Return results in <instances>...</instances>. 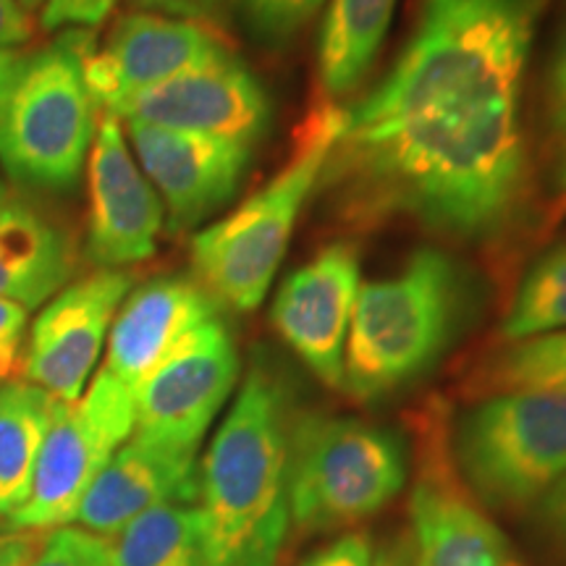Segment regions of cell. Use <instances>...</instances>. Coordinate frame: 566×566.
Instances as JSON below:
<instances>
[{"mask_svg":"<svg viewBox=\"0 0 566 566\" xmlns=\"http://www.w3.org/2000/svg\"><path fill=\"white\" fill-rule=\"evenodd\" d=\"M407 485L401 438L357 417L294 415L289 438V514L300 533L352 527Z\"/></svg>","mask_w":566,"mask_h":566,"instance_id":"cell-6","label":"cell"},{"mask_svg":"<svg viewBox=\"0 0 566 566\" xmlns=\"http://www.w3.org/2000/svg\"><path fill=\"white\" fill-rule=\"evenodd\" d=\"M111 116L254 147L271 126V97L258 76L233 55L218 66L129 95Z\"/></svg>","mask_w":566,"mask_h":566,"instance_id":"cell-15","label":"cell"},{"mask_svg":"<svg viewBox=\"0 0 566 566\" xmlns=\"http://www.w3.org/2000/svg\"><path fill=\"white\" fill-rule=\"evenodd\" d=\"M92 30H61L45 45L24 51L0 105V166L6 179L30 192L63 195L80 184L97 111L82 55Z\"/></svg>","mask_w":566,"mask_h":566,"instance_id":"cell-5","label":"cell"},{"mask_svg":"<svg viewBox=\"0 0 566 566\" xmlns=\"http://www.w3.org/2000/svg\"><path fill=\"white\" fill-rule=\"evenodd\" d=\"M409 530L412 566H527L459 475L441 409L422 420Z\"/></svg>","mask_w":566,"mask_h":566,"instance_id":"cell-9","label":"cell"},{"mask_svg":"<svg viewBox=\"0 0 566 566\" xmlns=\"http://www.w3.org/2000/svg\"><path fill=\"white\" fill-rule=\"evenodd\" d=\"M551 0H417L407 45L357 105L323 171L349 221L407 218L470 244L527 210L522 97Z\"/></svg>","mask_w":566,"mask_h":566,"instance_id":"cell-1","label":"cell"},{"mask_svg":"<svg viewBox=\"0 0 566 566\" xmlns=\"http://www.w3.org/2000/svg\"><path fill=\"white\" fill-rule=\"evenodd\" d=\"M113 566H202L197 504H163L103 537Z\"/></svg>","mask_w":566,"mask_h":566,"instance_id":"cell-22","label":"cell"},{"mask_svg":"<svg viewBox=\"0 0 566 566\" xmlns=\"http://www.w3.org/2000/svg\"><path fill=\"white\" fill-rule=\"evenodd\" d=\"M32 566H113L108 546L101 535L66 525L42 537V546Z\"/></svg>","mask_w":566,"mask_h":566,"instance_id":"cell-27","label":"cell"},{"mask_svg":"<svg viewBox=\"0 0 566 566\" xmlns=\"http://www.w3.org/2000/svg\"><path fill=\"white\" fill-rule=\"evenodd\" d=\"M221 313L218 302L187 275H160L132 289L105 344L103 370L137 396L147 375L187 338L197 325Z\"/></svg>","mask_w":566,"mask_h":566,"instance_id":"cell-18","label":"cell"},{"mask_svg":"<svg viewBox=\"0 0 566 566\" xmlns=\"http://www.w3.org/2000/svg\"><path fill=\"white\" fill-rule=\"evenodd\" d=\"M21 53L24 51H0V105H3L6 87H9L11 74H13V69H17Z\"/></svg>","mask_w":566,"mask_h":566,"instance_id":"cell-35","label":"cell"},{"mask_svg":"<svg viewBox=\"0 0 566 566\" xmlns=\"http://www.w3.org/2000/svg\"><path fill=\"white\" fill-rule=\"evenodd\" d=\"M233 59L221 32L197 21L132 11L116 19L108 40L82 55L84 82L97 111L111 113L142 90Z\"/></svg>","mask_w":566,"mask_h":566,"instance_id":"cell-12","label":"cell"},{"mask_svg":"<svg viewBox=\"0 0 566 566\" xmlns=\"http://www.w3.org/2000/svg\"><path fill=\"white\" fill-rule=\"evenodd\" d=\"M200 462L192 454L129 438L82 499L76 520L92 535L111 537L163 504H197Z\"/></svg>","mask_w":566,"mask_h":566,"instance_id":"cell-19","label":"cell"},{"mask_svg":"<svg viewBox=\"0 0 566 566\" xmlns=\"http://www.w3.org/2000/svg\"><path fill=\"white\" fill-rule=\"evenodd\" d=\"M566 331V244L548 250L522 279L501 325L506 344Z\"/></svg>","mask_w":566,"mask_h":566,"instance_id":"cell-23","label":"cell"},{"mask_svg":"<svg viewBox=\"0 0 566 566\" xmlns=\"http://www.w3.org/2000/svg\"><path fill=\"white\" fill-rule=\"evenodd\" d=\"M132 286V273L101 268L71 279L30 321L21 378L63 405L80 401Z\"/></svg>","mask_w":566,"mask_h":566,"instance_id":"cell-11","label":"cell"},{"mask_svg":"<svg viewBox=\"0 0 566 566\" xmlns=\"http://www.w3.org/2000/svg\"><path fill=\"white\" fill-rule=\"evenodd\" d=\"M451 454L485 509L541 504L566 475V394H488L459 417Z\"/></svg>","mask_w":566,"mask_h":566,"instance_id":"cell-7","label":"cell"},{"mask_svg":"<svg viewBox=\"0 0 566 566\" xmlns=\"http://www.w3.org/2000/svg\"><path fill=\"white\" fill-rule=\"evenodd\" d=\"M325 3L328 0H229V11L254 42L279 51L307 30Z\"/></svg>","mask_w":566,"mask_h":566,"instance_id":"cell-25","label":"cell"},{"mask_svg":"<svg viewBox=\"0 0 566 566\" xmlns=\"http://www.w3.org/2000/svg\"><path fill=\"white\" fill-rule=\"evenodd\" d=\"M122 124L142 174L160 197L171 233L192 231L223 210L252 166L250 145L139 122Z\"/></svg>","mask_w":566,"mask_h":566,"instance_id":"cell-14","label":"cell"},{"mask_svg":"<svg viewBox=\"0 0 566 566\" xmlns=\"http://www.w3.org/2000/svg\"><path fill=\"white\" fill-rule=\"evenodd\" d=\"M87 233L84 260L101 271H124L150 260L166 226V210L129 150L124 124L101 113L87 158Z\"/></svg>","mask_w":566,"mask_h":566,"instance_id":"cell-13","label":"cell"},{"mask_svg":"<svg viewBox=\"0 0 566 566\" xmlns=\"http://www.w3.org/2000/svg\"><path fill=\"white\" fill-rule=\"evenodd\" d=\"M134 422L137 396L101 367L80 401H61L55 409L34 470L32 493L9 525L34 533L71 525L90 485L134 436Z\"/></svg>","mask_w":566,"mask_h":566,"instance_id":"cell-8","label":"cell"},{"mask_svg":"<svg viewBox=\"0 0 566 566\" xmlns=\"http://www.w3.org/2000/svg\"><path fill=\"white\" fill-rule=\"evenodd\" d=\"M118 0H48L40 11V27L45 32L95 30L116 9Z\"/></svg>","mask_w":566,"mask_h":566,"instance_id":"cell-28","label":"cell"},{"mask_svg":"<svg viewBox=\"0 0 566 566\" xmlns=\"http://www.w3.org/2000/svg\"><path fill=\"white\" fill-rule=\"evenodd\" d=\"M80 268L71 223L42 195L0 179V300L38 310Z\"/></svg>","mask_w":566,"mask_h":566,"instance_id":"cell-17","label":"cell"},{"mask_svg":"<svg viewBox=\"0 0 566 566\" xmlns=\"http://www.w3.org/2000/svg\"><path fill=\"white\" fill-rule=\"evenodd\" d=\"M467 281L449 254L415 250L384 279L359 283L344 349L342 388L378 401L433 367L464 313Z\"/></svg>","mask_w":566,"mask_h":566,"instance_id":"cell-4","label":"cell"},{"mask_svg":"<svg viewBox=\"0 0 566 566\" xmlns=\"http://www.w3.org/2000/svg\"><path fill=\"white\" fill-rule=\"evenodd\" d=\"M346 129V105L317 103L294 134L292 153L258 192L192 239L195 281L218 307L252 313L271 292L300 212L317 189Z\"/></svg>","mask_w":566,"mask_h":566,"instance_id":"cell-3","label":"cell"},{"mask_svg":"<svg viewBox=\"0 0 566 566\" xmlns=\"http://www.w3.org/2000/svg\"><path fill=\"white\" fill-rule=\"evenodd\" d=\"M59 405L24 378L0 384V520L9 522L30 499L42 443Z\"/></svg>","mask_w":566,"mask_h":566,"instance_id":"cell-21","label":"cell"},{"mask_svg":"<svg viewBox=\"0 0 566 566\" xmlns=\"http://www.w3.org/2000/svg\"><path fill=\"white\" fill-rule=\"evenodd\" d=\"M19 3L24 6V9L30 11V13H34V11H42V9H45L48 0H19Z\"/></svg>","mask_w":566,"mask_h":566,"instance_id":"cell-37","label":"cell"},{"mask_svg":"<svg viewBox=\"0 0 566 566\" xmlns=\"http://www.w3.org/2000/svg\"><path fill=\"white\" fill-rule=\"evenodd\" d=\"M546 129L551 171L558 192H566V21L558 32L546 82Z\"/></svg>","mask_w":566,"mask_h":566,"instance_id":"cell-26","label":"cell"},{"mask_svg":"<svg viewBox=\"0 0 566 566\" xmlns=\"http://www.w3.org/2000/svg\"><path fill=\"white\" fill-rule=\"evenodd\" d=\"M38 21L19 0H0V51H21L30 45Z\"/></svg>","mask_w":566,"mask_h":566,"instance_id":"cell-32","label":"cell"},{"mask_svg":"<svg viewBox=\"0 0 566 566\" xmlns=\"http://www.w3.org/2000/svg\"><path fill=\"white\" fill-rule=\"evenodd\" d=\"M537 506H541L543 525H546L548 533L566 548V475L551 488L546 499Z\"/></svg>","mask_w":566,"mask_h":566,"instance_id":"cell-34","label":"cell"},{"mask_svg":"<svg viewBox=\"0 0 566 566\" xmlns=\"http://www.w3.org/2000/svg\"><path fill=\"white\" fill-rule=\"evenodd\" d=\"M27 334H30V310L0 300V384L13 380V375L21 370Z\"/></svg>","mask_w":566,"mask_h":566,"instance_id":"cell-29","label":"cell"},{"mask_svg":"<svg viewBox=\"0 0 566 566\" xmlns=\"http://www.w3.org/2000/svg\"><path fill=\"white\" fill-rule=\"evenodd\" d=\"M488 391L566 394V331L506 344L478 373Z\"/></svg>","mask_w":566,"mask_h":566,"instance_id":"cell-24","label":"cell"},{"mask_svg":"<svg viewBox=\"0 0 566 566\" xmlns=\"http://www.w3.org/2000/svg\"><path fill=\"white\" fill-rule=\"evenodd\" d=\"M375 551L367 533H346L315 551L302 566H373Z\"/></svg>","mask_w":566,"mask_h":566,"instance_id":"cell-31","label":"cell"},{"mask_svg":"<svg viewBox=\"0 0 566 566\" xmlns=\"http://www.w3.org/2000/svg\"><path fill=\"white\" fill-rule=\"evenodd\" d=\"M42 546V533L17 530L0 522V566H32Z\"/></svg>","mask_w":566,"mask_h":566,"instance_id":"cell-33","label":"cell"},{"mask_svg":"<svg viewBox=\"0 0 566 566\" xmlns=\"http://www.w3.org/2000/svg\"><path fill=\"white\" fill-rule=\"evenodd\" d=\"M373 566H412V562H409V551L407 548L391 546V548L380 551V554L375 556Z\"/></svg>","mask_w":566,"mask_h":566,"instance_id":"cell-36","label":"cell"},{"mask_svg":"<svg viewBox=\"0 0 566 566\" xmlns=\"http://www.w3.org/2000/svg\"><path fill=\"white\" fill-rule=\"evenodd\" d=\"M399 0H328L317 42V82L325 101L352 95L378 61Z\"/></svg>","mask_w":566,"mask_h":566,"instance_id":"cell-20","label":"cell"},{"mask_svg":"<svg viewBox=\"0 0 566 566\" xmlns=\"http://www.w3.org/2000/svg\"><path fill=\"white\" fill-rule=\"evenodd\" d=\"M239 380V352L221 313L189 334L137 388L134 438L197 457Z\"/></svg>","mask_w":566,"mask_h":566,"instance_id":"cell-10","label":"cell"},{"mask_svg":"<svg viewBox=\"0 0 566 566\" xmlns=\"http://www.w3.org/2000/svg\"><path fill=\"white\" fill-rule=\"evenodd\" d=\"M292 388L254 354L237 399L200 462L202 566H275L292 530Z\"/></svg>","mask_w":566,"mask_h":566,"instance_id":"cell-2","label":"cell"},{"mask_svg":"<svg viewBox=\"0 0 566 566\" xmlns=\"http://www.w3.org/2000/svg\"><path fill=\"white\" fill-rule=\"evenodd\" d=\"M129 6L132 11L197 21L216 32H221L229 19V0H129Z\"/></svg>","mask_w":566,"mask_h":566,"instance_id":"cell-30","label":"cell"},{"mask_svg":"<svg viewBox=\"0 0 566 566\" xmlns=\"http://www.w3.org/2000/svg\"><path fill=\"white\" fill-rule=\"evenodd\" d=\"M359 250L336 242L286 275L273 296L271 323L283 344L325 386L342 388L344 349L359 292Z\"/></svg>","mask_w":566,"mask_h":566,"instance_id":"cell-16","label":"cell"}]
</instances>
